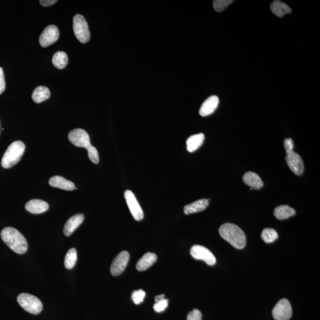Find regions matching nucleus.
Instances as JSON below:
<instances>
[{"instance_id": "1", "label": "nucleus", "mask_w": 320, "mask_h": 320, "mask_svg": "<svg viewBox=\"0 0 320 320\" xmlns=\"http://www.w3.org/2000/svg\"><path fill=\"white\" fill-rule=\"evenodd\" d=\"M1 236L5 244L18 254L23 255L28 248L26 239L21 232L13 227H6L1 231Z\"/></svg>"}, {"instance_id": "2", "label": "nucleus", "mask_w": 320, "mask_h": 320, "mask_svg": "<svg viewBox=\"0 0 320 320\" xmlns=\"http://www.w3.org/2000/svg\"><path fill=\"white\" fill-rule=\"evenodd\" d=\"M219 233L222 238L235 248L242 249L246 246V235L237 225L232 223L224 224L219 228Z\"/></svg>"}, {"instance_id": "3", "label": "nucleus", "mask_w": 320, "mask_h": 320, "mask_svg": "<svg viewBox=\"0 0 320 320\" xmlns=\"http://www.w3.org/2000/svg\"><path fill=\"white\" fill-rule=\"evenodd\" d=\"M25 151V145L21 141L14 142L8 147L1 160V166L4 169H9L16 165L21 160Z\"/></svg>"}, {"instance_id": "4", "label": "nucleus", "mask_w": 320, "mask_h": 320, "mask_svg": "<svg viewBox=\"0 0 320 320\" xmlns=\"http://www.w3.org/2000/svg\"><path fill=\"white\" fill-rule=\"evenodd\" d=\"M18 301L19 305L29 313L38 314L43 310V303L32 295L22 293L18 296Z\"/></svg>"}, {"instance_id": "5", "label": "nucleus", "mask_w": 320, "mask_h": 320, "mask_svg": "<svg viewBox=\"0 0 320 320\" xmlns=\"http://www.w3.org/2000/svg\"><path fill=\"white\" fill-rule=\"evenodd\" d=\"M73 30L75 35L81 43H85L90 41V32L87 22L82 15L78 14L74 17Z\"/></svg>"}, {"instance_id": "6", "label": "nucleus", "mask_w": 320, "mask_h": 320, "mask_svg": "<svg viewBox=\"0 0 320 320\" xmlns=\"http://www.w3.org/2000/svg\"><path fill=\"white\" fill-rule=\"evenodd\" d=\"M272 315L275 320H289L292 315L290 302L285 299H282L275 306Z\"/></svg>"}, {"instance_id": "7", "label": "nucleus", "mask_w": 320, "mask_h": 320, "mask_svg": "<svg viewBox=\"0 0 320 320\" xmlns=\"http://www.w3.org/2000/svg\"><path fill=\"white\" fill-rule=\"evenodd\" d=\"M191 255L196 260L205 261L208 265L213 266L216 263V258L213 253L204 246L194 245L191 249Z\"/></svg>"}, {"instance_id": "8", "label": "nucleus", "mask_w": 320, "mask_h": 320, "mask_svg": "<svg viewBox=\"0 0 320 320\" xmlns=\"http://www.w3.org/2000/svg\"><path fill=\"white\" fill-rule=\"evenodd\" d=\"M68 139L71 143L78 147L87 149L91 146L90 136L87 132L82 129H76L68 133Z\"/></svg>"}, {"instance_id": "9", "label": "nucleus", "mask_w": 320, "mask_h": 320, "mask_svg": "<svg viewBox=\"0 0 320 320\" xmlns=\"http://www.w3.org/2000/svg\"><path fill=\"white\" fill-rule=\"evenodd\" d=\"M124 196L133 218L136 221L142 220L144 218L143 211L139 204L134 194L132 191L127 190L125 192Z\"/></svg>"}, {"instance_id": "10", "label": "nucleus", "mask_w": 320, "mask_h": 320, "mask_svg": "<svg viewBox=\"0 0 320 320\" xmlns=\"http://www.w3.org/2000/svg\"><path fill=\"white\" fill-rule=\"evenodd\" d=\"M60 37V32L55 25H49L44 29L40 37V43L43 48L54 44Z\"/></svg>"}, {"instance_id": "11", "label": "nucleus", "mask_w": 320, "mask_h": 320, "mask_svg": "<svg viewBox=\"0 0 320 320\" xmlns=\"http://www.w3.org/2000/svg\"><path fill=\"white\" fill-rule=\"evenodd\" d=\"M129 258V253L127 251L122 252L117 255L111 264V274L117 277L122 274L127 268Z\"/></svg>"}, {"instance_id": "12", "label": "nucleus", "mask_w": 320, "mask_h": 320, "mask_svg": "<svg viewBox=\"0 0 320 320\" xmlns=\"http://www.w3.org/2000/svg\"><path fill=\"white\" fill-rule=\"evenodd\" d=\"M285 159L289 168L295 174L299 176L303 173L304 171V163L299 154L294 151L288 153L286 154Z\"/></svg>"}, {"instance_id": "13", "label": "nucleus", "mask_w": 320, "mask_h": 320, "mask_svg": "<svg viewBox=\"0 0 320 320\" xmlns=\"http://www.w3.org/2000/svg\"><path fill=\"white\" fill-rule=\"evenodd\" d=\"M85 215L82 213L77 214L71 217L64 225V233L66 236H70L75 230L83 223Z\"/></svg>"}, {"instance_id": "14", "label": "nucleus", "mask_w": 320, "mask_h": 320, "mask_svg": "<svg viewBox=\"0 0 320 320\" xmlns=\"http://www.w3.org/2000/svg\"><path fill=\"white\" fill-rule=\"evenodd\" d=\"M219 100L216 96H212L205 100L200 107L199 114L202 116L211 115L215 112L219 105Z\"/></svg>"}, {"instance_id": "15", "label": "nucleus", "mask_w": 320, "mask_h": 320, "mask_svg": "<svg viewBox=\"0 0 320 320\" xmlns=\"http://www.w3.org/2000/svg\"><path fill=\"white\" fill-rule=\"evenodd\" d=\"M49 208V204L45 201L40 199L30 200L25 205V209L30 213L40 214L46 212Z\"/></svg>"}, {"instance_id": "16", "label": "nucleus", "mask_w": 320, "mask_h": 320, "mask_svg": "<svg viewBox=\"0 0 320 320\" xmlns=\"http://www.w3.org/2000/svg\"><path fill=\"white\" fill-rule=\"evenodd\" d=\"M243 179L245 184L256 190H259L262 188L264 185L260 177L257 174L252 171L246 172L243 176Z\"/></svg>"}, {"instance_id": "17", "label": "nucleus", "mask_w": 320, "mask_h": 320, "mask_svg": "<svg viewBox=\"0 0 320 320\" xmlns=\"http://www.w3.org/2000/svg\"><path fill=\"white\" fill-rule=\"evenodd\" d=\"M49 184L52 187L59 188L65 191H73L76 188L73 182L60 176L51 177L49 180Z\"/></svg>"}, {"instance_id": "18", "label": "nucleus", "mask_w": 320, "mask_h": 320, "mask_svg": "<svg viewBox=\"0 0 320 320\" xmlns=\"http://www.w3.org/2000/svg\"><path fill=\"white\" fill-rule=\"evenodd\" d=\"M157 256L154 253H147L138 260L136 268L139 271H144L156 262Z\"/></svg>"}, {"instance_id": "19", "label": "nucleus", "mask_w": 320, "mask_h": 320, "mask_svg": "<svg viewBox=\"0 0 320 320\" xmlns=\"http://www.w3.org/2000/svg\"><path fill=\"white\" fill-rule=\"evenodd\" d=\"M209 200L207 199H201L186 205L184 207V213L186 215L201 212L208 207Z\"/></svg>"}, {"instance_id": "20", "label": "nucleus", "mask_w": 320, "mask_h": 320, "mask_svg": "<svg viewBox=\"0 0 320 320\" xmlns=\"http://www.w3.org/2000/svg\"><path fill=\"white\" fill-rule=\"evenodd\" d=\"M294 209L288 205H280L275 209L274 215L279 220H284L296 215Z\"/></svg>"}, {"instance_id": "21", "label": "nucleus", "mask_w": 320, "mask_h": 320, "mask_svg": "<svg viewBox=\"0 0 320 320\" xmlns=\"http://www.w3.org/2000/svg\"><path fill=\"white\" fill-rule=\"evenodd\" d=\"M204 140L205 135L202 133L191 136L186 141L188 151L190 152L195 151L204 143Z\"/></svg>"}, {"instance_id": "22", "label": "nucleus", "mask_w": 320, "mask_h": 320, "mask_svg": "<svg viewBox=\"0 0 320 320\" xmlns=\"http://www.w3.org/2000/svg\"><path fill=\"white\" fill-rule=\"evenodd\" d=\"M271 9L272 13L279 18H282L292 12L291 8L287 4L280 1L273 2L271 5Z\"/></svg>"}, {"instance_id": "23", "label": "nucleus", "mask_w": 320, "mask_h": 320, "mask_svg": "<svg viewBox=\"0 0 320 320\" xmlns=\"http://www.w3.org/2000/svg\"><path fill=\"white\" fill-rule=\"evenodd\" d=\"M50 96H51V93H50L48 88L44 87V86H39L33 91L32 97L34 102L36 104H40V103L48 100Z\"/></svg>"}, {"instance_id": "24", "label": "nucleus", "mask_w": 320, "mask_h": 320, "mask_svg": "<svg viewBox=\"0 0 320 320\" xmlns=\"http://www.w3.org/2000/svg\"><path fill=\"white\" fill-rule=\"evenodd\" d=\"M68 62V58L65 52H57L53 56L52 63L58 69H64L67 65Z\"/></svg>"}, {"instance_id": "25", "label": "nucleus", "mask_w": 320, "mask_h": 320, "mask_svg": "<svg viewBox=\"0 0 320 320\" xmlns=\"http://www.w3.org/2000/svg\"><path fill=\"white\" fill-rule=\"evenodd\" d=\"M77 260V250L76 249L72 248L66 253L65 260H64V265L66 269H71L76 265Z\"/></svg>"}, {"instance_id": "26", "label": "nucleus", "mask_w": 320, "mask_h": 320, "mask_svg": "<svg viewBox=\"0 0 320 320\" xmlns=\"http://www.w3.org/2000/svg\"><path fill=\"white\" fill-rule=\"evenodd\" d=\"M261 237L266 243H271L277 240L278 235L277 231L272 228H265L261 235Z\"/></svg>"}, {"instance_id": "27", "label": "nucleus", "mask_w": 320, "mask_h": 320, "mask_svg": "<svg viewBox=\"0 0 320 320\" xmlns=\"http://www.w3.org/2000/svg\"><path fill=\"white\" fill-rule=\"evenodd\" d=\"M233 2V0H215L213 2L214 9L217 12H222Z\"/></svg>"}, {"instance_id": "28", "label": "nucleus", "mask_w": 320, "mask_h": 320, "mask_svg": "<svg viewBox=\"0 0 320 320\" xmlns=\"http://www.w3.org/2000/svg\"><path fill=\"white\" fill-rule=\"evenodd\" d=\"M87 150L88 156L90 160L94 164H98L99 163V153L95 147L90 146L88 147Z\"/></svg>"}, {"instance_id": "29", "label": "nucleus", "mask_w": 320, "mask_h": 320, "mask_svg": "<svg viewBox=\"0 0 320 320\" xmlns=\"http://www.w3.org/2000/svg\"><path fill=\"white\" fill-rule=\"evenodd\" d=\"M146 292L143 289L135 291L132 294V299L135 304H140L143 302L145 297H146Z\"/></svg>"}, {"instance_id": "30", "label": "nucleus", "mask_w": 320, "mask_h": 320, "mask_svg": "<svg viewBox=\"0 0 320 320\" xmlns=\"http://www.w3.org/2000/svg\"><path fill=\"white\" fill-rule=\"evenodd\" d=\"M169 305V300L168 299H164L155 302L154 305V310L155 311H156L157 313L163 312L164 310H166L167 307H168Z\"/></svg>"}, {"instance_id": "31", "label": "nucleus", "mask_w": 320, "mask_h": 320, "mask_svg": "<svg viewBox=\"0 0 320 320\" xmlns=\"http://www.w3.org/2000/svg\"><path fill=\"white\" fill-rule=\"evenodd\" d=\"M202 318L201 312L197 309H194L193 311L188 314L187 320H202Z\"/></svg>"}, {"instance_id": "32", "label": "nucleus", "mask_w": 320, "mask_h": 320, "mask_svg": "<svg viewBox=\"0 0 320 320\" xmlns=\"http://www.w3.org/2000/svg\"><path fill=\"white\" fill-rule=\"evenodd\" d=\"M284 148L286 154L294 151V144L291 138L285 139L284 140Z\"/></svg>"}, {"instance_id": "33", "label": "nucleus", "mask_w": 320, "mask_h": 320, "mask_svg": "<svg viewBox=\"0 0 320 320\" xmlns=\"http://www.w3.org/2000/svg\"><path fill=\"white\" fill-rule=\"evenodd\" d=\"M5 89L4 75L2 68L0 67V94L4 92Z\"/></svg>"}, {"instance_id": "34", "label": "nucleus", "mask_w": 320, "mask_h": 320, "mask_svg": "<svg viewBox=\"0 0 320 320\" xmlns=\"http://www.w3.org/2000/svg\"><path fill=\"white\" fill-rule=\"evenodd\" d=\"M57 1V0H41L40 3L44 7H49L56 3Z\"/></svg>"}, {"instance_id": "35", "label": "nucleus", "mask_w": 320, "mask_h": 320, "mask_svg": "<svg viewBox=\"0 0 320 320\" xmlns=\"http://www.w3.org/2000/svg\"><path fill=\"white\" fill-rule=\"evenodd\" d=\"M164 299H165V295L161 294L159 295V296H157L155 297V302H157Z\"/></svg>"}]
</instances>
